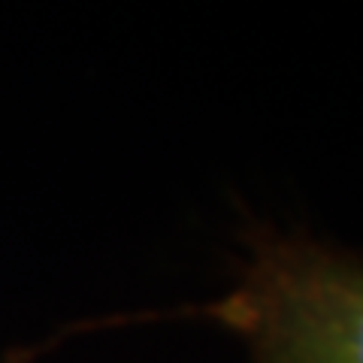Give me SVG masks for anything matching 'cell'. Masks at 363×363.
Here are the masks:
<instances>
[{
	"label": "cell",
	"mask_w": 363,
	"mask_h": 363,
	"mask_svg": "<svg viewBox=\"0 0 363 363\" xmlns=\"http://www.w3.org/2000/svg\"><path fill=\"white\" fill-rule=\"evenodd\" d=\"M240 285L203 306L255 363H363V255L252 224Z\"/></svg>",
	"instance_id": "cell-1"
},
{
	"label": "cell",
	"mask_w": 363,
	"mask_h": 363,
	"mask_svg": "<svg viewBox=\"0 0 363 363\" xmlns=\"http://www.w3.org/2000/svg\"><path fill=\"white\" fill-rule=\"evenodd\" d=\"M82 327H91V324H76V327H67V330H61L58 336H52V339H45V342H40V345H25V348H13L9 354H4L0 357V363H33L37 360L43 351H49L52 345H58L61 339H67L70 333H79Z\"/></svg>",
	"instance_id": "cell-2"
}]
</instances>
